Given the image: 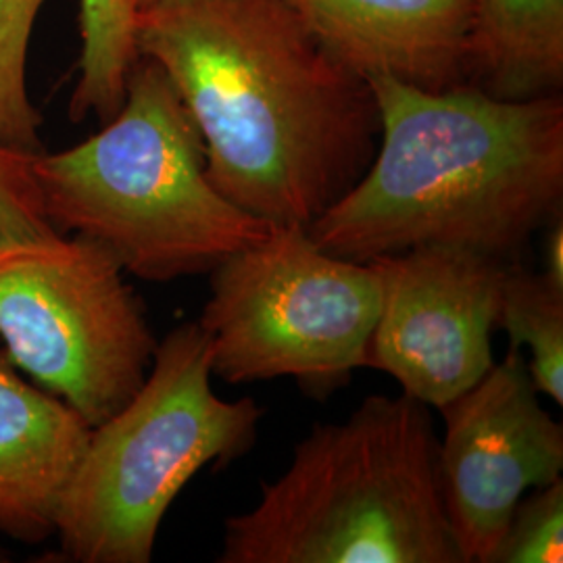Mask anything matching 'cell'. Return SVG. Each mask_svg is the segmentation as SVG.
Returning <instances> with one entry per match:
<instances>
[{
  "mask_svg": "<svg viewBox=\"0 0 563 563\" xmlns=\"http://www.w3.org/2000/svg\"><path fill=\"white\" fill-rule=\"evenodd\" d=\"M380 142L360 181L307 234L351 262L457 246L518 262L563 216V99L504 101L472 84L372 78Z\"/></svg>",
  "mask_w": 563,
  "mask_h": 563,
  "instance_id": "7a4b0ae2",
  "label": "cell"
},
{
  "mask_svg": "<svg viewBox=\"0 0 563 563\" xmlns=\"http://www.w3.org/2000/svg\"><path fill=\"white\" fill-rule=\"evenodd\" d=\"M497 328L507 332L509 346L530 351L528 372L537 390L563 405V288L543 272L509 262Z\"/></svg>",
  "mask_w": 563,
  "mask_h": 563,
  "instance_id": "5bb4252c",
  "label": "cell"
},
{
  "mask_svg": "<svg viewBox=\"0 0 563 563\" xmlns=\"http://www.w3.org/2000/svg\"><path fill=\"white\" fill-rule=\"evenodd\" d=\"M36 155L0 142V246L57 232L44 211Z\"/></svg>",
  "mask_w": 563,
  "mask_h": 563,
  "instance_id": "e0dca14e",
  "label": "cell"
},
{
  "mask_svg": "<svg viewBox=\"0 0 563 563\" xmlns=\"http://www.w3.org/2000/svg\"><path fill=\"white\" fill-rule=\"evenodd\" d=\"M563 562V478L516 505L488 563Z\"/></svg>",
  "mask_w": 563,
  "mask_h": 563,
  "instance_id": "2e32d148",
  "label": "cell"
},
{
  "mask_svg": "<svg viewBox=\"0 0 563 563\" xmlns=\"http://www.w3.org/2000/svg\"><path fill=\"white\" fill-rule=\"evenodd\" d=\"M325 51L372 78L449 90L470 84L474 0H286Z\"/></svg>",
  "mask_w": 563,
  "mask_h": 563,
  "instance_id": "30bf717a",
  "label": "cell"
},
{
  "mask_svg": "<svg viewBox=\"0 0 563 563\" xmlns=\"http://www.w3.org/2000/svg\"><path fill=\"white\" fill-rule=\"evenodd\" d=\"M380 313L367 367L393 376L402 395L441 409L495 365L509 262L457 246H416L372 260Z\"/></svg>",
  "mask_w": 563,
  "mask_h": 563,
  "instance_id": "ba28073f",
  "label": "cell"
},
{
  "mask_svg": "<svg viewBox=\"0 0 563 563\" xmlns=\"http://www.w3.org/2000/svg\"><path fill=\"white\" fill-rule=\"evenodd\" d=\"M199 322L174 328L134 397L90 430L60 495L55 537L63 562L148 563L163 518L202 467L223 470L257 443L265 409L225 401L211 386Z\"/></svg>",
  "mask_w": 563,
  "mask_h": 563,
  "instance_id": "5b68a950",
  "label": "cell"
},
{
  "mask_svg": "<svg viewBox=\"0 0 563 563\" xmlns=\"http://www.w3.org/2000/svg\"><path fill=\"white\" fill-rule=\"evenodd\" d=\"M90 430L67 402L23 378L0 346V537L25 544L55 537L60 495Z\"/></svg>",
  "mask_w": 563,
  "mask_h": 563,
  "instance_id": "8fae6325",
  "label": "cell"
},
{
  "mask_svg": "<svg viewBox=\"0 0 563 563\" xmlns=\"http://www.w3.org/2000/svg\"><path fill=\"white\" fill-rule=\"evenodd\" d=\"M199 325L228 384L295 378L325 397L367 367L380 313L372 263L322 251L302 225H274L209 272Z\"/></svg>",
  "mask_w": 563,
  "mask_h": 563,
  "instance_id": "8992f818",
  "label": "cell"
},
{
  "mask_svg": "<svg viewBox=\"0 0 563 563\" xmlns=\"http://www.w3.org/2000/svg\"><path fill=\"white\" fill-rule=\"evenodd\" d=\"M470 84L504 101L560 95L563 0H474Z\"/></svg>",
  "mask_w": 563,
  "mask_h": 563,
  "instance_id": "7c38bea8",
  "label": "cell"
},
{
  "mask_svg": "<svg viewBox=\"0 0 563 563\" xmlns=\"http://www.w3.org/2000/svg\"><path fill=\"white\" fill-rule=\"evenodd\" d=\"M134 44L180 92L211 184L263 222L307 228L374 162L369 81L286 0H167L134 13Z\"/></svg>",
  "mask_w": 563,
  "mask_h": 563,
  "instance_id": "6da1fadb",
  "label": "cell"
},
{
  "mask_svg": "<svg viewBox=\"0 0 563 563\" xmlns=\"http://www.w3.org/2000/svg\"><path fill=\"white\" fill-rule=\"evenodd\" d=\"M218 562L465 563L430 407L374 395L318 423L260 504L225 520Z\"/></svg>",
  "mask_w": 563,
  "mask_h": 563,
  "instance_id": "3957f363",
  "label": "cell"
},
{
  "mask_svg": "<svg viewBox=\"0 0 563 563\" xmlns=\"http://www.w3.org/2000/svg\"><path fill=\"white\" fill-rule=\"evenodd\" d=\"M125 2H128L130 11H132V13H136V11H142V9H151V7H155V4H162V2H167V0H125Z\"/></svg>",
  "mask_w": 563,
  "mask_h": 563,
  "instance_id": "d6986e66",
  "label": "cell"
},
{
  "mask_svg": "<svg viewBox=\"0 0 563 563\" xmlns=\"http://www.w3.org/2000/svg\"><path fill=\"white\" fill-rule=\"evenodd\" d=\"M0 342L90 428L134 397L159 344L120 263L60 232L0 246Z\"/></svg>",
  "mask_w": 563,
  "mask_h": 563,
  "instance_id": "52a82bcc",
  "label": "cell"
},
{
  "mask_svg": "<svg viewBox=\"0 0 563 563\" xmlns=\"http://www.w3.org/2000/svg\"><path fill=\"white\" fill-rule=\"evenodd\" d=\"M44 211L60 234L99 244L125 274H209L274 223L228 201L207 176L205 142L159 63L139 57L101 132L36 155Z\"/></svg>",
  "mask_w": 563,
  "mask_h": 563,
  "instance_id": "277c9868",
  "label": "cell"
},
{
  "mask_svg": "<svg viewBox=\"0 0 563 563\" xmlns=\"http://www.w3.org/2000/svg\"><path fill=\"white\" fill-rule=\"evenodd\" d=\"M46 0H0V142L41 153V113L27 92V51Z\"/></svg>",
  "mask_w": 563,
  "mask_h": 563,
  "instance_id": "9a60e30c",
  "label": "cell"
},
{
  "mask_svg": "<svg viewBox=\"0 0 563 563\" xmlns=\"http://www.w3.org/2000/svg\"><path fill=\"white\" fill-rule=\"evenodd\" d=\"M544 232V276L563 288V216L555 218Z\"/></svg>",
  "mask_w": 563,
  "mask_h": 563,
  "instance_id": "ac0fdd59",
  "label": "cell"
},
{
  "mask_svg": "<svg viewBox=\"0 0 563 563\" xmlns=\"http://www.w3.org/2000/svg\"><path fill=\"white\" fill-rule=\"evenodd\" d=\"M81 51L69 101L74 123L95 115L104 123L120 111L128 76L139 59L134 13L125 0H78Z\"/></svg>",
  "mask_w": 563,
  "mask_h": 563,
  "instance_id": "4fadbf2b",
  "label": "cell"
},
{
  "mask_svg": "<svg viewBox=\"0 0 563 563\" xmlns=\"http://www.w3.org/2000/svg\"><path fill=\"white\" fill-rule=\"evenodd\" d=\"M439 411L444 507L465 563H488L526 490L563 478V426L539 401L514 346Z\"/></svg>",
  "mask_w": 563,
  "mask_h": 563,
  "instance_id": "9c48e42d",
  "label": "cell"
}]
</instances>
